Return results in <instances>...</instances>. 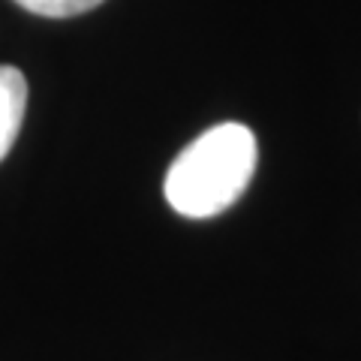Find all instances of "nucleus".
<instances>
[{"instance_id": "obj_1", "label": "nucleus", "mask_w": 361, "mask_h": 361, "mask_svg": "<svg viewBox=\"0 0 361 361\" xmlns=\"http://www.w3.org/2000/svg\"><path fill=\"white\" fill-rule=\"evenodd\" d=\"M256 135L244 123H217L193 139L166 172V202L180 217L205 220L241 199L256 172Z\"/></svg>"}, {"instance_id": "obj_2", "label": "nucleus", "mask_w": 361, "mask_h": 361, "mask_svg": "<svg viewBox=\"0 0 361 361\" xmlns=\"http://www.w3.org/2000/svg\"><path fill=\"white\" fill-rule=\"evenodd\" d=\"M27 109V82L16 66H0V160L13 151Z\"/></svg>"}, {"instance_id": "obj_3", "label": "nucleus", "mask_w": 361, "mask_h": 361, "mask_svg": "<svg viewBox=\"0 0 361 361\" xmlns=\"http://www.w3.org/2000/svg\"><path fill=\"white\" fill-rule=\"evenodd\" d=\"M16 4L42 18H73V16L97 9L103 0H16Z\"/></svg>"}]
</instances>
